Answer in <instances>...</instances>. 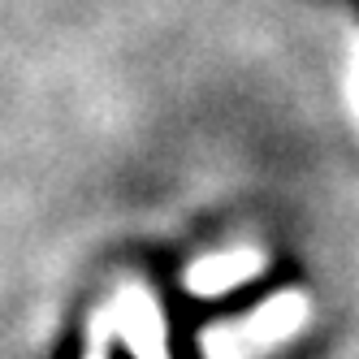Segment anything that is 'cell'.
<instances>
[{
	"label": "cell",
	"mask_w": 359,
	"mask_h": 359,
	"mask_svg": "<svg viewBox=\"0 0 359 359\" xmlns=\"http://www.w3.org/2000/svg\"><path fill=\"white\" fill-rule=\"evenodd\" d=\"M113 333L130 346L135 359H169V338H165V312L161 303L151 299L139 286H126L113 299V312H109Z\"/></svg>",
	"instance_id": "cell-1"
},
{
	"label": "cell",
	"mask_w": 359,
	"mask_h": 359,
	"mask_svg": "<svg viewBox=\"0 0 359 359\" xmlns=\"http://www.w3.org/2000/svg\"><path fill=\"white\" fill-rule=\"evenodd\" d=\"M264 251L260 247H229V251H212L203 255V260H195L182 277V286L195 294V299H221L229 290H238L243 281L260 277L264 273Z\"/></svg>",
	"instance_id": "cell-2"
},
{
	"label": "cell",
	"mask_w": 359,
	"mask_h": 359,
	"mask_svg": "<svg viewBox=\"0 0 359 359\" xmlns=\"http://www.w3.org/2000/svg\"><path fill=\"white\" fill-rule=\"evenodd\" d=\"M303 325H307V299L299 290H281V294H273V299H264L255 307V312L238 325V333H243L247 351H269L277 342L294 338Z\"/></svg>",
	"instance_id": "cell-3"
},
{
	"label": "cell",
	"mask_w": 359,
	"mask_h": 359,
	"mask_svg": "<svg viewBox=\"0 0 359 359\" xmlns=\"http://www.w3.org/2000/svg\"><path fill=\"white\" fill-rule=\"evenodd\" d=\"M247 342H243V333L238 329H229V325H217L203 333V359H247Z\"/></svg>",
	"instance_id": "cell-4"
},
{
	"label": "cell",
	"mask_w": 359,
	"mask_h": 359,
	"mask_svg": "<svg viewBox=\"0 0 359 359\" xmlns=\"http://www.w3.org/2000/svg\"><path fill=\"white\" fill-rule=\"evenodd\" d=\"M351 104L359 113V43H355V53H351Z\"/></svg>",
	"instance_id": "cell-5"
},
{
	"label": "cell",
	"mask_w": 359,
	"mask_h": 359,
	"mask_svg": "<svg viewBox=\"0 0 359 359\" xmlns=\"http://www.w3.org/2000/svg\"><path fill=\"white\" fill-rule=\"evenodd\" d=\"M87 359H104V355H100V351H95V355H87Z\"/></svg>",
	"instance_id": "cell-6"
}]
</instances>
